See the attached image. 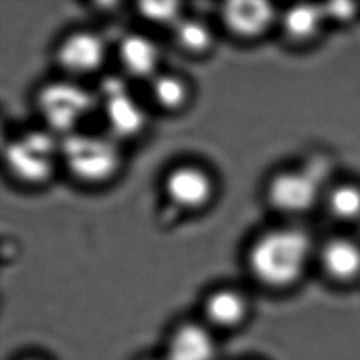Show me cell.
<instances>
[{
  "instance_id": "ac0fdd59",
  "label": "cell",
  "mask_w": 360,
  "mask_h": 360,
  "mask_svg": "<svg viewBox=\"0 0 360 360\" xmlns=\"http://www.w3.org/2000/svg\"><path fill=\"white\" fill-rule=\"evenodd\" d=\"M136 11L150 24L172 27L184 16L181 3L177 1H141L136 4Z\"/></svg>"
},
{
  "instance_id": "ba28073f",
  "label": "cell",
  "mask_w": 360,
  "mask_h": 360,
  "mask_svg": "<svg viewBox=\"0 0 360 360\" xmlns=\"http://www.w3.org/2000/svg\"><path fill=\"white\" fill-rule=\"evenodd\" d=\"M56 58L60 68L70 75H88L103 67L106 46L98 34L79 30L62 39L56 51Z\"/></svg>"
},
{
  "instance_id": "7c38bea8",
  "label": "cell",
  "mask_w": 360,
  "mask_h": 360,
  "mask_svg": "<svg viewBox=\"0 0 360 360\" xmlns=\"http://www.w3.org/2000/svg\"><path fill=\"white\" fill-rule=\"evenodd\" d=\"M205 325L212 330H233L248 317V304L243 292L233 288H219L210 292L203 307Z\"/></svg>"
},
{
  "instance_id": "277c9868",
  "label": "cell",
  "mask_w": 360,
  "mask_h": 360,
  "mask_svg": "<svg viewBox=\"0 0 360 360\" xmlns=\"http://www.w3.org/2000/svg\"><path fill=\"white\" fill-rule=\"evenodd\" d=\"M95 105V96L88 89L70 80L46 84L36 96V106L46 129L63 138L79 131Z\"/></svg>"
},
{
  "instance_id": "e0dca14e",
  "label": "cell",
  "mask_w": 360,
  "mask_h": 360,
  "mask_svg": "<svg viewBox=\"0 0 360 360\" xmlns=\"http://www.w3.org/2000/svg\"><path fill=\"white\" fill-rule=\"evenodd\" d=\"M327 208L333 218L354 221L360 218V186L352 182L335 186L326 197Z\"/></svg>"
},
{
  "instance_id": "d6986e66",
  "label": "cell",
  "mask_w": 360,
  "mask_h": 360,
  "mask_svg": "<svg viewBox=\"0 0 360 360\" xmlns=\"http://www.w3.org/2000/svg\"><path fill=\"white\" fill-rule=\"evenodd\" d=\"M321 6L326 21H335L338 24L349 22L356 19L359 13V6L353 1H332Z\"/></svg>"
},
{
  "instance_id": "8fae6325",
  "label": "cell",
  "mask_w": 360,
  "mask_h": 360,
  "mask_svg": "<svg viewBox=\"0 0 360 360\" xmlns=\"http://www.w3.org/2000/svg\"><path fill=\"white\" fill-rule=\"evenodd\" d=\"M118 58L128 75L136 79L154 78L159 73L160 49L148 36L127 34L118 46Z\"/></svg>"
},
{
  "instance_id": "44dd1931",
  "label": "cell",
  "mask_w": 360,
  "mask_h": 360,
  "mask_svg": "<svg viewBox=\"0 0 360 360\" xmlns=\"http://www.w3.org/2000/svg\"><path fill=\"white\" fill-rule=\"evenodd\" d=\"M141 360H165L164 358L162 359H155V358H146V359H141Z\"/></svg>"
},
{
  "instance_id": "ffe728a7",
  "label": "cell",
  "mask_w": 360,
  "mask_h": 360,
  "mask_svg": "<svg viewBox=\"0 0 360 360\" xmlns=\"http://www.w3.org/2000/svg\"><path fill=\"white\" fill-rule=\"evenodd\" d=\"M20 360H44L41 359V358H37V356H29V358H22V359Z\"/></svg>"
},
{
  "instance_id": "8992f818",
  "label": "cell",
  "mask_w": 360,
  "mask_h": 360,
  "mask_svg": "<svg viewBox=\"0 0 360 360\" xmlns=\"http://www.w3.org/2000/svg\"><path fill=\"white\" fill-rule=\"evenodd\" d=\"M103 115L108 131L117 141L141 134L146 128V116L139 103L133 98L124 84L117 79H108L101 88Z\"/></svg>"
},
{
  "instance_id": "5bb4252c",
  "label": "cell",
  "mask_w": 360,
  "mask_h": 360,
  "mask_svg": "<svg viewBox=\"0 0 360 360\" xmlns=\"http://www.w3.org/2000/svg\"><path fill=\"white\" fill-rule=\"evenodd\" d=\"M279 21L288 39L304 44L317 37L326 18L321 5L297 4L285 10Z\"/></svg>"
},
{
  "instance_id": "30bf717a",
  "label": "cell",
  "mask_w": 360,
  "mask_h": 360,
  "mask_svg": "<svg viewBox=\"0 0 360 360\" xmlns=\"http://www.w3.org/2000/svg\"><path fill=\"white\" fill-rule=\"evenodd\" d=\"M217 341L213 330L205 323L188 322L171 333L164 359L215 360Z\"/></svg>"
},
{
  "instance_id": "7a4b0ae2",
  "label": "cell",
  "mask_w": 360,
  "mask_h": 360,
  "mask_svg": "<svg viewBox=\"0 0 360 360\" xmlns=\"http://www.w3.org/2000/svg\"><path fill=\"white\" fill-rule=\"evenodd\" d=\"M122 160L120 141L111 134L78 131L60 138V161L83 184L108 182L117 175Z\"/></svg>"
},
{
  "instance_id": "5b68a950",
  "label": "cell",
  "mask_w": 360,
  "mask_h": 360,
  "mask_svg": "<svg viewBox=\"0 0 360 360\" xmlns=\"http://www.w3.org/2000/svg\"><path fill=\"white\" fill-rule=\"evenodd\" d=\"M320 195V179L310 169L284 170L268 181L266 197L272 208L288 215L311 210Z\"/></svg>"
},
{
  "instance_id": "9a60e30c",
  "label": "cell",
  "mask_w": 360,
  "mask_h": 360,
  "mask_svg": "<svg viewBox=\"0 0 360 360\" xmlns=\"http://www.w3.org/2000/svg\"><path fill=\"white\" fill-rule=\"evenodd\" d=\"M172 39L179 49L190 54L208 52L214 44V34L205 20L195 16H182L171 27Z\"/></svg>"
},
{
  "instance_id": "9c48e42d",
  "label": "cell",
  "mask_w": 360,
  "mask_h": 360,
  "mask_svg": "<svg viewBox=\"0 0 360 360\" xmlns=\"http://www.w3.org/2000/svg\"><path fill=\"white\" fill-rule=\"evenodd\" d=\"M221 22L230 34L243 39H255L267 34L277 21V11L262 0H233L220 9Z\"/></svg>"
},
{
  "instance_id": "3957f363",
  "label": "cell",
  "mask_w": 360,
  "mask_h": 360,
  "mask_svg": "<svg viewBox=\"0 0 360 360\" xmlns=\"http://www.w3.org/2000/svg\"><path fill=\"white\" fill-rule=\"evenodd\" d=\"M60 161V138L49 129L20 133L5 146L4 162L10 175L24 185H44Z\"/></svg>"
},
{
  "instance_id": "2e32d148",
  "label": "cell",
  "mask_w": 360,
  "mask_h": 360,
  "mask_svg": "<svg viewBox=\"0 0 360 360\" xmlns=\"http://www.w3.org/2000/svg\"><path fill=\"white\" fill-rule=\"evenodd\" d=\"M150 91L154 103L167 112L180 111L190 100V88L177 74H156L150 79Z\"/></svg>"
},
{
  "instance_id": "52a82bcc",
  "label": "cell",
  "mask_w": 360,
  "mask_h": 360,
  "mask_svg": "<svg viewBox=\"0 0 360 360\" xmlns=\"http://www.w3.org/2000/svg\"><path fill=\"white\" fill-rule=\"evenodd\" d=\"M164 191L166 197L177 208L202 210L214 195V180L202 166L181 164L166 174Z\"/></svg>"
},
{
  "instance_id": "4fadbf2b",
  "label": "cell",
  "mask_w": 360,
  "mask_h": 360,
  "mask_svg": "<svg viewBox=\"0 0 360 360\" xmlns=\"http://www.w3.org/2000/svg\"><path fill=\"white\" fill-rule=\"evenodd\" d=\"M323 271L330 277L348 282L360 274V245L348 238H335L327 241L320 252Z\"/></svg>"
},
{
  "instance_id": "6da1fadb",
  "label": "cell",
  "mask_w": 360,
  "mask_h": 360,
  "mask_svg": "<svg viewBox=\"0 0 360 360\" xmlns=\"http://www.w3.org/2000/svg\"><path fill=\"white\" fill-rule=\"evenodd\" d=\"M310 235L295 226L268 230L248 250V269L264 287L287 288L297 283L311 259Z\"/></svg>"
}]
</instances>
